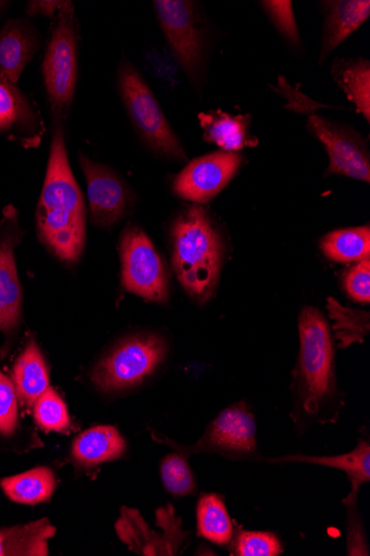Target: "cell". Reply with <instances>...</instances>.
<instances>
[{"label":"cell","mask_w":370,"mask_h":556,"mask_svg":"<svg viewBox=\"0 0 370 556\" xmlns=\"http://www.w3.org/2000/svg\"><path fill=\"white\" fill-rule=\"evenodd\" d=\"M299 353L294 371L291 419L298 435L339 421L344 401L335 372V348L324 315L305 307L298 318Z\"/></svg>","instance_id":"6da1fadb"},{"label":"cell","mask_w":370,"mask_h":556,"mask_svg":"<svg viewBox=\"0 0 370 556\" xmlns=\"http://www.w3.org/2000/svg\"><path fill=\"white\" fill-rule=\"evenodd\" d=\"M41 241L64 263H77L86 242V207L71 168L61 118L56 117L37 211Z\"/></svg>","instance_id":"7a4b0ae2"},{"label":"cell","mask_w":370,"mask_h":556,"mask_svg":"<svg viewBox=\"0 0 370 556\" xmlns=\"http://www.w3.org/2000/svg\"><path fill=\"white\" fill-rule=\"evenodd\" d=\"M173 267L200 305L215 294L224 266L225 242L213 219L200 205L186 207L171 228Z\"/></svg>","instance_id":"3957f363"},{"label":"cell","mask_w":370,"mask_h":556,"mask_svg":"<svg viewBox=\"0 0 370 556\" xmlns=\"http://www.w3.org/2000/svg\"><path fill=\"white\" fill-rule=\"evenodd\" d=\"M154 441L171 446L187 459L193 454L208 453L230 462H260L256 419L245 401L235 402L224 409L206 427L193 444L181 445L162 433L152 431Z\"/></svg>","instance_id":"277c9868"},{"label":"cell","mask_w":370,"mask_h":556,"mask_svg":"<svg viewBox=\"0 0 370 556\" xmlns=\"http://www.w3.org/2000/svg\"><path fill=\"white\" fill-rule=\"evenodd\" d=\"M118 88L127 114L143 143L158 156L187 161L184 148L152 90L126 60L118 68Z\"/></svg>","instance_id":"5b68a950"},{"label":"cell","mask_w":370,"mask_h":556,"mask_svg":"<svg viewBox=\"0 0 370 556\" xmlns=\"http://www.w3.org/2000/svg\"><path fill=\"white\" fill-rule=\"evenodd\" d=\"M168 343L155 333L130 336L95 366L91 379L103 392H123L142 384L167 358Z\"/></svg>","instance_id":"8992f818"},{"label":"cell","mask_w":370,"mask_h":556,"mask_svg":"<svg viewBox=\"0 0 370 556\" xmlns=\"http://www.w3.org/2000/svg\"><path fill=\"white\" fill-rule=\"evenodd\" d=\"M42 72L52 112L62 119L73 105L78 80V30L72 2H64L59 12Z\"/></svg>","instance_id":"52a82bcc"},{"label":"cell","mask_w":370,"mask_h":556,"mask_svg":"<svg viewBox=\"0 0 370 556\" xmlns=\"http://www.w3.org/2000/svg\"><path fill=\"white\" fill-rule=\"evenodd\" d=\"M153 7L179 65L194 85H200L206 62V35L195 3L155 0Z\"/></svg>","instance_id":"ba28073f"},{"label":"cell","mask_w":370,"mask_h":556,"mask_svg":"<svg viewBox=\"0 0 370 556\" xmlns=\"http://www.w3.org/2000/svg\"><path fill=\"white\" fill-rule=\"evenodd\" d=\"M120 257L125 289L145 300L164 303L169 299L170 277L166 265L146 233L129 225L122 235Z\"/></svg>","instance_id":"9c48e42d"},{"label":"cell","mask_w":370,"mask_h":556,"mask_svg":"<svg viewBox=\"0 0 370 556\" xmlns=\"http://www.w3.org/2000/svg\"><path fill=\"white\" fill-rule=\"evenodd\" d=\"M306 127L328 151V176H345L369 184L368 144L355 129L316 115L308 116Z\"/></svg>","instance_id":"30bf717a"},{"label":"cell","mask_w":370,"mask_h":556,"mask_svg":"<svg viewBox=\"0 0 370 556\" xmlns=\"http://www.w3.org/2000/svg\"><path fill=\"white\" fill-rule=\"evenodd\" d=\"M242 162L240 154L222 150L196 159L177 176L174 191L194 205L206 204L229 185Z\"/></svg>","instance_id":"8fae6325"},{"label":"cell","mask_w":370,"mask_h":556,"mask_svg":"<svg viewBox=\"0 0 370 556\" xmlns=\"http://www.w3.org/2000/svg\"><path fill=\"white\" fill-rule=\"evenodd\" d=\"M90 202V219L97 227L110 228L128 213L132 193L126 182L110 167L79 154Z\"/></svg>","instance_id":"7c38bea8"},{"label":"cell","mask_w":370,"mask_h":556,"mask_svg":"<svg viewBox=\"0 0 370 556\" xmlns=\"http://www.w3.org/2000/svg\"><path fill=\"white\" fill-rule=\"evenodd\" d=\"M116 530L122 541L140 555H177L190 535L182 529V521L175 509L163 532H155L136 509L123 508Z\"/></svg>","instance_id":"4fadbf2b"},{"label":"cell","mask_w":370,"mask_h":556,"mask_svg":"<svg viewBox=\"0 0 370 556\" xmlns=\"http://www.w3.org/2000/svg\"><path fill=\"white\" fill-rule=\"evenodd\" d=\"M326 23L320 64L370 16L369 0H331L324 3Z\"/></svg>","instance_id":"5bb4252c"},{"label":"cell","mask_w":370,"mask_h":556,"mask_svg":"<svg viewBox=\"0 0 370 556\" xmlns=\"http://www.w3.org/2000/svg\"><path fill=\"white\" fill-rule=\"evenodd\" d=\"M260 462L270 465L305 464L340 470L347 476L350 488L360 489L361 485L370 482V442L368 438H361L355 448L339 454V456L319 457L293 453L277 458L263 457Z\"/></svg>","instance_id":"9a60e30c"},{"label":"cell","mask_w":370,"mask_h":556,"mask_svg":"<svg viewBox=\"0 0 370 556\" xmlns=\"http://www.w3.org/2000/svg\"><path fill=\"white\" fill-rule=\"evenodd\" d=\"M36 47L37 38L31 28L18 21L8 23L0 31V78L17 86Z\"/></svg>","instance_id":"2e32d148"},{"label":"cell","mask_w":370,"mask_h":556,"mask_svg":"<svg viewBox=\"0 0 370 556\" xmlns=\"http://www.w3.org/2000/svg\"><path fill=\"white\" fill-rule=\"evenodd\" d=\"M22 288L14 257V240L0 239V330L11 332L20 321Z\"/></svg>","instance_id":"e0dca14e"},{"label":"cell","mask_w":370,"mask_h":556,"mask_svg":"<svg viewBox=\"0 0 370 556\" xmlns=\"http://www.w3.org/2000/svg\"><path fill=\"white\" fill-rule=\"evenodd\" d=\"M126 441L117 428L100 426L81 433L73 444V457L81 466L94 467L120 459Z\"/></svg>","instance_id":"ac0fdd59"},{"label":"cell","mask_w":370,"mask_h":556,"mask_svg":"<svg viewBox=\"0 0 370 556\" xmlns=\"http://www.w3.org/2000/svg\"><path fill=\"white\" fill-rule=\"evenodd\" d=\"M332 76L367 123L370 122V63L363 59H336Z\"/></svg>","instance_id":"d6986e66"},{"label":"cell","mask_w":370,"mask_h":556,"mask_svg":"<svg viewBox=\"0 0 370 556\" xmlns=\"http://www.w3.org/2000/svg\"><path fill=\"white\" fill-rule=\"evenodd\" d=\"M203 139L219 146L222 151L238 153L253 144L248 135L250 116H233L224 112H210L199 115Z\"/></svg>","instance_id":"ffe728a7"},{"label":"cell","mask_w":370,"mask_h":556,"mask_svg":"<svg viewBox=\"0 0 370 556\" xmlns=\"http://www.w3.org/2000/svg\"><path fill=\"white\" fill-rule=\"evenodd\" d=\"M14 386L23 406L31 408L49 388L46 363L38 345L30 341L14 367Z\"/></svg>","instance_id":"44dd1931"},{"label":"cell","mask_w":370,"mask_h":556,"mask_svg":"<svg viewBox=\"0 0 370 556\" xmlns=\"http://www.w3.org/2000/svg\"><path fill=\"white\" fill-rule=\"evenodd\" d=\"M196 521L201 538L218 546H229L234 532V522L229 515L224 495L202 494L197 502Z\"/></svg>","instance_id":"7402d4cb"},{"label":"cell","mask_w":370,"mask_h":556,"mask_svg":"<svg viewBox=\"0 0 370 556\" xmlns=\"http://www.w3.org/2000/svg\"><path fill=\"white\" fill-rule=\"evenodd\" d=\"M55 533L56 529L50 525L48 519L0 529V556H46L48 555V540Z\"/></svg>","instance_id":"603a6c76"},{"label":"cell","mask_w":370,"mask_h":556,"mask_svg":"<svg viewBox=\"0 0 370 556\" xmlns=\"http://www.w3.org/2000/svg\"><path fill=\"white\" fill-rule=\"evenodd\" d=\"M320 245L323 254L335 263H359L370 258V227L332 231L323 237Z\"/></svg>","instance_id":"cb8c5ba5"},{"label":"cell","mask_w":370,"mask_h":556,"mask_svg":"<svg viewBox=\"0 0 370 556\" xmlns=\"http://www.w3.org/2000/svg\"><path fill=\"white\" fill-rule=\"evenodd\" d=\"M10 498L22 504L47 501L56 488L54 473L48 468H36L0 481Z\"/></svg>","instance_id":"d4e9b609"},{"label":"cell","mask_w":370,"mask_h":556,"mask_svg":"<svg viewBox=\"0 0 370 556\" xmlns=\"http://www.w3.org/2000/svg\"><path fill=\"white\" fill-rule=\"evenodd\" d=\"M328 312L332 320L331 331L344 350L355 343H363L370 332V315L368 312L352 309L342 305L333 296L328 298Z\"/></svg>","instance_id":"484cf974"},{"label":"cell","mask_w":370,"mask_h":556,"mask_svg":"<svg viewBox=\"0 0 370 556\" xmlns=\"http://www.w3.org/2000/svg\"><path fill=\"white\" fill-rule=\"evenodd\" d=\"M229 551L233 556H280L284 546L273 532L247 531L234 525Z\"/></svg>","instance_id":"4316f807"},{"label":"cell","mask_w":370,"mask_h":556,"mask_svg":"<svg viewBox=\"0 0 370 556\" xmlns=\"http://www.w3.org/2000/svg\"><path fill=\"white\" fill-rule=\"evenodd\" d=\"M27 100L20 89L0 78V132L35 123Z\"/></svg>","instance_id":"83f0119b"},{"label":"cell","mask_w":370,"mask_h":556,"mask_svg":"<svg viewBox=\"0 0 370 556\" xmlns=\"http://www.w3.org/2000/svg\"><path fill=\"white\" fill-rule=\"evenodd\" d=\"M36 422L46 431H66L71 418L65 402L59 393L48 388L35 403Z\"/></svg>","instance_id":"f1b7e54d"},{"label":"cell","mask_w":370,"mask_h":556,"mask_svg":"<svg viewBox=\"0 0 370 556\" xmlns=\"http://www.w3.org/2000/svg\"><path fill=\"white\" fill-rule=\"evenodd\" d=\"M161 473L167 491L175 496L192 495L196 491V481L181 453L169 454L161 466Z\"/></svg>","instance_id":"f546056e"},{"label":"cell","mask_w":370,"mask_h":556,"mask_svg":"<svg viewBox=\"0 0 370 556\" xmlns=\"http://www.w3.org/2000/svg\"><path fill=\"white\" fill-rule=\"evenodd\" d=\"M359 490L350 488L348 495L343 498L346 510V554L349 556L370 554L363 521L358 509Z\"/></svg>","instance_id":"4dcf8cb0"},{"label":"cell","mask_w":370,"mask_h":556,"mask_svg":"<svg viewBox=\"0 0 370 556\" xmlns=\"http://www.w3.org/2000/svg\"><path fill=\"white\" fill-rule=\"evenodd\" d=\"M280 35L292 46L301 47V36L294 16L293 3L289 0L259 2Z\"/></svg>","instance_id":"1f68e13d"},{"label":"cell","mask_w":370,"mask_h":556,"mask_svg":"<svg viewBox=\"0 0 370 556\" xmlns=\"http://www.w3.org/2000/svg\"><path fill=\"white\" fill-rule=\"evenodd\" d=\"M14 382L0 371V433L11 435L18 424V401Z\"/></svg>","instance_id":"d6a6232c"},{"label":"cell","mask_w":370,"mask_h":556,"mask_svg":"<svg viewBox=\"0 0 370 556\" xmlns=\"http://www.w3.org/2000/svg\"><path fill=\"white\" fill-rule=\"evenodd\" d=\"M344 288L348 296L361 305L370 302V258L357 263L345 273Z\"/></svg>","instance_id":"836d02e7"},{"label":"cell","mask_w":370,"mask_h":556,"mask_svg":"<svg viewBox=\"0 0 370 556\" xmlns=\"http://www.w3.org/2000/svg\"><path fill=\"white\" fill-rule=\"evenodd\" d=\"M63 5L64 2H30L28 13L30 15L54 16Z\"/></svg>","instance_id":"e575fe53"},{"label":"cell","mask_w":370,"mask_h":556,"mask_svg":"<svg viewBox=\"0 0 370 556\" xmlns=\"http://www.w3.org/2000/svg\"><path fill=\"white\" fill-rule=\"evenodd\" d=\"M0 4H2V3H0Z\"/></svg>","instance_id":"d590c367"}]
</instances>
